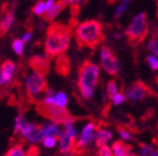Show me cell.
Returning <instances> with one entry per match:
<instances>
[{"mask_svg":"<svg viewBox=\"0 0 158 156\" xmlns=\"http://www.w3.org/2000/svg\"><path fill=\"white\" fill-rule=\"evenodd\" d=\"M33 12L36 15H43L45 13V2L39 1L33 8Z\"/></svg>","mask_w":158,"mask_h":156,"instance_id":"cell-28","label":"cell"},{"mask_svg":"<svg viewBox=\"0 0 158 156\" xmlns=\"http://www.w3.org/2000/svg\"><path fill=\"white\" fill-rule=\"evenodd\" d=\"M124 100H125V96H124V94H123V88H121V92L118 93V94L112 98V103H113L114 105H120Z\"/></svg>","mask_w":158,"mask_h":156,"instance_id":"cell-31","label":"cell"},{"mask_svg":"<svg viewBox=\"0 0 158 156\" xmlns=\"http://www.w3.org/2000/svg\"><path fill=\"white\" fill-rule=\"evenodd\" d=\"M75 38L79 47L96 49L104 41L102 24L96 20H89L80 23L75 29Z\"/></svg>","mask_w":158,"mask_h":156,"instance_id":"cell-2","label":"cell"},{"mask_svg":"<svg viewBox=\"0 0 158 156\" xmlns=\"http://www.w3.org/2000/svg\"><path fill=\"white\" fill-rule=\"evenodd\" d=\"M65 7H66V3H65L63 0H59V1L55 2L54 6L51 8V10H49V11H47V12L45 13L44 19L46 20V21H52V20H54L55 18H56L57 15H58L59 13H60L63 10H64Z\"/></svg>","mask_w":158,"mask_h":156,"instance_id":"cell-14","label":"cell"},{"mask_svg":"<svg viewBox=\"0 0 158 156\" xmlns=\"http://www.w3.org/2000/svg\"><path fill=\"white\" fill-rule=\"evenodd\" d=\"M55 69L57 73L63 76H67L70 71V61L66 55H60L57 56L56 61H55Z\"/></svg>","mask_w":158,"mask_h":156,"instance_id":"cell-12","label":"cell"},{"mask_svg":"<svg viewBox=\"0 0 158 156\" xmlns=\"http://www.w3.org/2000/svg\"><path fill=\"white\" fill-rule=\"evenodd\" d=\"M36 127H37V126H35L34 123H31V122H25V124L23 126L22 128H21V130H20L19 133L22 135V138L27 139L30 134L32 133V132L36 129Z\"/></svg>","mask_w":158,"mask_h":156,"instance_id":"cell-21","label":"cell"},{"mask_svg":"<svg viewBox=\"0 0 158 156\" xmlns=\"http://www.w3.org/2000/svg\"><path fill=\"white\" fill-rule=\"evenodd\" d=\"M100 59H101L102 68L104 69V71H106V73L112 76L118 74V58H116L115 54H114V51L112 50L110 47L102 46Z\"/></svg>","mask_w":158,"mask_h":156,"instance_id":"cell-8","label":"cell"},{"mask_svg":"<svg viewBox=\"0 0 158 156\" xmlns=\"http://www.w3.org/2000/svg\"><path fill=\"white\" fill-rule=\"evenodd\" d=\"M39 155V150L36 146H31L29 151L27 152V156H37Z\"/></svg>","mask_w":158,"mask_h":156,"instance_id":"cell-34","label":"cell"},{"mask_svg":"<svg viewBox=\"0 0 158 156\" xmlns=\"http://www.w3.org/2000/svg\"><path fill=\"white\" fill-rule=\"evenodd\" d=\"M25 88H27L29 97L33 99L40 98L41 95L45 94L46 91L48 90L45 76L35 71H32L31 73L27 74L25 79Z\"/></svg>","mask_w":158,"mask_h":156,"instance_id":"cell-6","label":"cell"},{"mask_svg":"<svg viewBox=\"0 0 158 156\" xmlns=\"http://www.w3.org/2000/svg\"><path fill=\"white\" fill-rule=\"evenodd\" d=\"M60 131H59V128L57 126V123L55 122H51V123L44 124V135L46 137H55L58 139Z\"/></svg>","mask_w":158,"mask_h":156,"instance_id":"cell-17","label":"cell"},{"mask_svg":"<svg viewBox=\"0 0 158 156\" xmlns=\"http://www.w3.org/2000/svg\"><path fill=\"white\" fill-rule=\"evenodd\" d=\"M151 156H158V149L156 151H154L153 153L151 154Z\"/></svg>","mask_w":158,"mask_h":156,"instance_id":"cell-40","label":"cell"},{"mask_svg":"<svg viewBox=\"0 0 158 156\" xmlns=\"http://www.w3.org/2000/svg\"><path fill=\"white\" fill-rule=\"evenodd\" d=\"M81 1H85V2H86V1H87V0H81Z\"/></svg>","mask_w":158,"mask_h":156,"instance_id":"cell-45","label":"cell"},{"mask_svg":"<svg viewBox=\"0 0 158 156\" xmlns=\"http://www.w3.org/2000/svg\"><path fill=\"white\" fill-rule=\"evenodd\" d=\"M31 36H32V34L31 33H25L24 35H23V37H22V41H24V43H27V41H30V38H31Z\"/></svg>","mask_w":158,"mask_h":156,"instance_id":"cell-39","label":"cell"},{"mask_svg":"<svg viewBox=\"0 0 158 156\" xmlns=\"http://www.w3.org/2000/svg\"><path fill=\"white\" fill-rule=\"evenodd\" d=\"M126 9H127V3L124 2V3H122V5L118 6V9H116V11H115V18L116 19H118V18L120 17V15H121Z\"/></svg>","mask_w":158,"mask_h":156,"instance_id":"cell-33","label":"cell"},{"mask_svg":"<svg viewBox=\"0 0 158 156\" xmlns=\"http://www.w3.org/2000/svg\"><path fill=\"white\" fill-rule=\"evenodd\" d=\"M146 61H147L148 66L151 67L152 70H154V71L158 70V59L156 58L155 56H152V55H149V56L146 58Z\"/></svg>","mask_w":158,"mask_h":156,"instance_id":"cell-29","label":"cell"},{"mask_svg":"<svg viewBox=\"0 0 158 156\" xmlns=\"http://www.w3.org/2000/svg\"><path fill=\"white\" fill-rule=\"evenodd\" d=\"M116 94H118V86H116L115 80L109 81L108 84H106V95H108V98L112 100V98H113Z\"/></svg>","mask_w":158,"mask_h":156,"instance_id":"cell-19","label":"cell"},{"mask_svg":"<svg viewBox=\"0 0 158 156\" xmlns=\"http://www.w3.org/2000/svg\"><path fill=\"white\" fill-rule=\"evenodd\" d=\"M157 130H158V126H157Z\"/></svg>","mask_w":158,"mask_h":156,"instance_id":"cell-46","label":"cell"},{"mask_svg":"<svg viewBox=\"0 0 158 156\" xmlns=\"http://www.w3.org/2000/svg\"><path fill=\"white\" fill-rule=\"evenodd\" d=\"M148 49H149V51H152L154 55H156V56L158 57V34L156 35V31L154 32L151 41L148 43Z\"/></svg>","mask_w":158,"mask_h":156,"instance_id":"cell-24","label":"cell"},{"mask_svg":"<svg viewBox=\"0 0 158 156\" xmlns=\"http://www.w3.org/2000/svg\"><path fill=\"white\" fill-rule=\"evenodd\" d=\"M54 0H47L46 2H45V13L47 12V11H49L51 10V8L54 6Z\"/></svg>","mask_w":158,"mask_h":156,"instance_id":"cell-37","label":"cell"},{"mask_svg":"<svg viewBox=\"0 0 158 156\" xmlns=\"http://www.w3.org/2000/svg\"><path fill=\"white\" fill-rule=\"evenodd\" d=\"M106 1H108L110 5H112V3H114L115 1H118V0H106Z\"/></svg>","mask_w":158,"mask_h":156,"instance_id":"cell-41","label":"cell"},{"mask_svg":"<svg viewBox=\"0 0 158 156\" xmlns=\"http://www.w3.org/2000/svg\"><path fill=\"white\" fill-rule=\"evenodd\" d=\"M45 138L44 135V124H40L37 126L36 129L30 134L29 137L27 138L25 140H27L31 143H37V142L43 141V139Z\"/></svg>","mask_w":158,"mask_h":156,"instance_id":"cell-16","label":"cell"},{"mask_svg":"<svg viewBox=\"0 0 158 156\" xmlns=\"http://www.w3.org/2000/svg\"><path fill=\"white\" fill-rule=\"evenodd\" d=\"M153 115H154V109L152 108V109L147 110V111L145 112V116H144V117H142V120H143V121H145V120H147V119H149V118L153 117Z\"/></svg>","mask_w":158,"mask_h":156,"instance_id":"cell-36","label":"cell"},{"mask_svg":"<svg viewBox=\"0 0 158 156\" xmlns=\"http://www.w3.org/2000/svg\"><path fill=\"white\" fill-rule=\"evenodd\" d=\"M130 1H131V0H124V2H125V3H128Z\"/></svg>","mask_w":158,"mask_h":156,"instance_id":"cell-42","label":"cell"},{"mask_svg":"<svg viewBox=\"0 0 158 156\" xmlns=\"http://www.w3.org/2000/svg\"><path fill=\"white\" fill-rule=\"evenodd\" d=\"M72 33L73 26L70 25H64L57 22L49 25L44 44L45 54L51 58L64 55L70 44Z\"/></svg>","mask_w":158,"mask_h":156,"instance_id":"cell-1","label":"cell"},{"mask_svg":"<svg viewBox=\"0 0 158 156\" xmlns=\"http://www.w3.org/2000/svg\"><path fill=\"white\" fill-rule=\"evenodd\" d=\"M67 103H68V97L64 92H58L57 94H55L54 98V104L59 107H66Z\"/></svg>","mask_w":158,"mask_h":156,"instance_id":"cell-20","label":"cell"},{"mask_svg":"<svg viewBox=\"0 0 158 156\" xmlns=\"http://www.w3.org/2000/svg\"><path fill=\"white\" fill-rule=\"evenodd\" d=\"M0 68H1V70H2V73H3V76H5L6 81L9 83L10 81L12 80V76H13V74H15V68H17L15 62H12L11 60H6L5 62L1 64Z\"/></svg>","mask_w":158,"mask_h":156,"instance_id":"cell-15","label":"cell"},{"mask_svg":"<svg viewBox=\"0 0 158 156\" xmlns=\"http://www.w3.org/2000/svg\"><path fill=\"white\" fill-rule=\"evenodd\" d=\"M114 155L115 156H138L133 152V146L131 144H126L122 140H118L112 144Z\"/></svg>","mask_w":158,"mask_h":156,"instance_id":"cell-11","label":"cell"},{"mask_svg":"<svg viewBox=\"0 0 158 156\" xmlns=\"http://www.w3.org/2000/svg\"><path fill=\"white\" fill-rule=\"evenodd\" d=\"M157 10H158V1H157ZM157 17H158V11H157Z\"/></svg>","mask_w":158,"mask_h":156,"instance_id":"cell-44","label":"cell"},{"mask_svg":"<svg viewBox=\"0 0 158 156\" xmlns=\"http://www.w3.org/2000/svg\"><path fill=\"white\" fill-rule=\"evenodd\" d=\"M100 69L99 66L91 61H84L78 69V85L79 92L86 99L91 98L94 95V88L99 81Z\"/></svg>","mask_w":158,"mask_h":156,"instance_id":"cell-3","label":"cell"},{"mask_svg":"<svg viewBox=\"0 0 158 156\" xmlns=\"http://www.w3.org/2000/svg\"><path fill=\"white\" fill-rule=\"evenodd\" d=\"M138 145L141 147V153H139V156H148V154L151 153L152 147L149 145L145 143H142V142H138Z\"/></svg>","mask_w":158,"mask_h":156,"instance_id":"cell-32","label":"cell"},{"mask_svg":"<svg viewBox=\"0 0 158 156\" xmlns=\"http://www.w3.org/2000/svg\"><path fill=\"white\" fill-rule=\"evenodd\" d=\"M156 82H157V84H158V76H157V78H156Z\"/></svg>","mask_w":158,"mask_h":156,"instance_id":"cell-43","label":"cell"},{"mask_svg":"<svg viewBox=\"0 0 158 156\" xmlns=\"http://www.w3.org/2000/svg\"><path fill=\"white\" fill-rule=\"evenodd\" d=\"M6 156H27V153H24V150L21 144H15V146L8 151Z\"/></svg>","mask_w":158,"mask_h":156,"instance_id":"cell-22","label":"cell"},{"mask_svg":"<svg viewBox=\"0 0 158 156\" xmlns=\"http://www.w3.org/2000/svg\"><path fill=\"white\" fill-rule=\"evenodd\" d=\"M56 142H57V138L46 137L43 140V145H44V147H46V149H52V147H54L55 145H56Z\"/></svg>","mask_w":158,"mask_h":156,"instance_id":"cell-27","label":"cell"},{"mask_svg":"<svg viewBox=\"0 0 158 156\" xmlns=\"http://www.w3.org/2000/svg\"><path fill=\"white\" fill-rule=\"evenodd\" d=\"M70 7H72V15L74 18L77 17L79 13V5L78 3H75V5H72Z\"/></svg>","mask_w":158,"mask_h":156,"instance_id":"cell-35","label":"cell"},{"mask_svg":"<svg viewBox=\"0 0 158 156\" xmlns=\"http://www.w3.org/2000/svg\"><path fill=\"white\" fill-rule=\"evenodd\" d=\"M116 129H118V134L122 137V139L123 140H131L132 139V132L131 130L128 129L127 126H125V124H118V127H116Z\"/></svg>","mask_w":158,"mask_h":156,"instance_id":"cell-23","label":"cell"},{"mask_svg":"<svg viewBox=\"0 0 158 156\" xmlns=\"http://www.w3.org/2000/svg\"><path fill=\"white\" fill-rule=\"evenodd\" d=\"M102 122H100L99 124H97V133H96V146L98 149H100L101 146L106 145V143L108 141H110L112 138L111 132L109 130H104L101 128Z\"/></svg>","mask_w":158,"mask_h":156,"instance_id":"cell-13","label":"cell"},{"mask_svg":"<svg viewBox=\"0 0 158 156\" xmlns=\"http://www.w3.org/2000/svg\"><path fill=\"white\" fill-rule=\"evenodd\" d=\"M13 22V13L10 12L7 13V15L5 17V19L0 22V35L2 36L6 33L9 31V29L11 27V24Z\"/></svg>","mask_w":158,"mask_h":156,"instance_id":"cell-18","label":"cell"},{"mask_svg":"<svg viewBox=\"0 0 158 156\" xmlns=\"http://www.w3.org/2000/svg\"><path fill=\"white\" fill-rule=\"evenodd\" d=\"M6 84H8V82L6 81L5 76H3V73H2V70L0 68V86H3V85H6Z\"/></svg>","mask_w":158,"mask_h":156,"instance_id":"cell-38","label":"cell"},{"mask_svg":"<svg viewBox=\"0 0 158 156\" xmlns=\"http://www.w3.org/2000/svg\"><path fill=\"white\" fill-rule=\"evenodd\" d=\"M36 110L46 119L51 120L52 122L55 123H62L64 124V127H68V126H73L77 118L73 117L70 115V112L66 109L65 107H59V106L55 105H46L44 103H37Z\"/></svg>","mask_w":158,"mask_h":156,"instance_id":"cell-4","label":"cell"},{"mask_svg":"<svg viewBox=\"0 0 158 156\" xmlns=\"http://www.w3.org/2000/svg\"><path fill=\"white\" fill-rule=\"evenodd\" d=\"M25 122L27 121H25L23 115L22 114H19V116L15 118V133H19L20 130H21V128L25 124Z\"/></svg>","mask_w":158,"mask_h":156,"instance_id":"cell-26","label":"cell"},{"mask_svg":"<svg viewBox=\"0 0 158 156\" xmlns=\"http://www.w3.org/2000/svg\"><path fill=\"white\" fill-rule=\"evenodd\" d=\"M29 66L33 71L45 76L48 72L49 67H51V57L47 54L35 55L29 60Z\"/></svg>","mask_w":158,"mask_h":156,"instance_id":"cell-10","label":"cell"},{"mask_svg":"<svg viewBox=\"0 0 158 156\" xmlns=\"http://www.w3.org/2000/svg\"><path fill=\"white\" fill-rule=\"evenodd\" d=\"M97 156H115V155H113L112 150L110 147L106 146V145H103V146H101L99 149Z\"/></svg>","mask_w":158,"mask_h":156,"instance_id":"cell-30","label":"cell"},{"mask_svg":"<svg viewBox=\"0 0 158 156\" xmlns=\"http://www.w3.org/2000/svg\"><path fill=\"white\" fill-rule=\"evenodd\" d=\"M12 48L18 56H21L23 54V49H24V41L21 39H15L12 43Z\"/></svg>","mask_w":158,"mask_h":156,"instance_id":"cell-25","label":"cell"},{"mask_svg":"<svg viewBox=\"0 0 158 156\" xmlns=\"http://www.w3.org/2000/svg\"><path fill=\"white\" fill-rule=\"evenodd\" d=\"M154 92L152 88L146 84L145 82L141 80L135 81L132 83V85L127 90L126 93V98L130 102H141L144 98L148 97V96H154Z\"/></svg>","mask_w":158,"mask_h":156,"instance_id":"cell-7","label":"cell"},{"mask_svg":"<svg viewBox=\"0 0 158 156\" xmlns=\"http://www.w3.org/2000/svg\"><path fill=\"white\" fill-rule=\"evenodd\" d=\"M125 35L127 37V43L131 46H137L145 41L148 35V24L145 12L139 13L134 18L126 29Z\"/></svg>","mask_w":158,"mask_h":156,"instance_id":"cell-5","label":"cell"},{"mask_svg":"<svg viewBox=\"0 0 158 156\" xmlns=\"http://www.w3.org/2000/svg\"><path fill=\"white\" fill-rule=\"evenodd\" d=\"M94 131H97V124L94 122H89L82 129L79 139H77L76 142V152L77 154L80 153L85 147L92 141L94 135Z\"/></svg>","mask_w":158,"mask_h":156,"instance_id":"cell-9","label":"cell"}]
</instances>
